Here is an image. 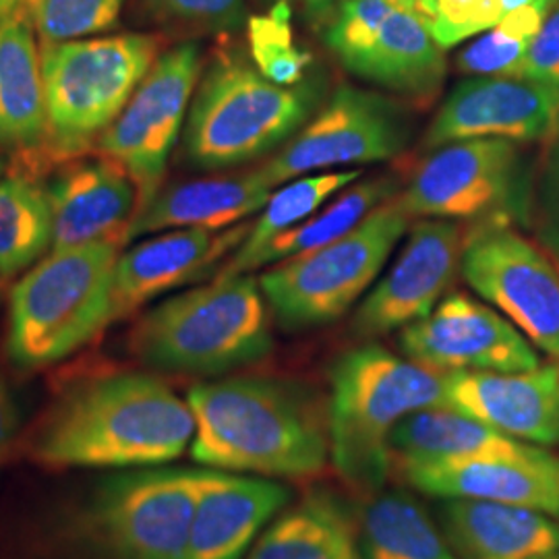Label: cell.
<instances>
[{
  "label": "cell",
  "mask_w": 559,
  "mask_h": 559,
  "mask_svg": "<svg viewBox=\"0 0 559 559\" xmlns=\"http://www.w3.org/2000/svg\"><path fill=\"white\" fill-rule=\"evenodd\" d=\"M191 456L205 468L263 479L316 477L330 462L325 400L297 381L224 378L187 394Z\"/></svg>",
  "instance_id": "6da1fadb"
},
{
  "label": "cell",
  "mask_w": 559,
  "mask_h": 559,
  "mask_svg": "<svg viewBox=\"0 0 559 559\" xmlns=\"http://www.w3.org/2000/svg\"><path fill=\"white\" fill-rule=\"evenodd\" d=\"M195 436L187 399L150 373H112L62 394L29 441L46 468H156Z\"/></svg>",
  "instance_id": "7a4b0ae2"
},
{
  "label": "cell",
  "mask_w": 559,
  "mask_h": 559,
  "mask_svg": "<svg viewBox=\"0 0 559 559\" xmlns=\"http://www.w3.org/2000/svg\"><path fill=\"white\" fill-rule=\"evenodd\" d=\"M328 381L330 462L350 487L376 493L394 473L390 443L400 423L445 406L443 373L362 344L334 360Z\"/></svg>",
  "instance_id": "3957f363"
},
{
  "label": "cell",
  "mask_w": 559,
  "mask_h": 559,
  "mask_svg": "<svg viewBox=\"0 0 559 559\" xmlns=\"http://www.w3.org/2000/svg\"><path fill=\"white\" fill-rule=\"evenodd\" d=\"M274 348L267 300L251 274L164 300L141 318L131 350L158 371L222 376L265 359Z\"/></svg>",
  "instance_id": "277c9868"
},
{
  "label": "cell",
  "mask_w": 559,
  "mask_h": 559,
  "mask_svg": "<svg viewBox=\"0 0 559 559\" xmlns=\"http://www.w3.org/2000/svg\"><path fill=\"white\" fill-rule=\"evenodd\" d=\"M120 240L50 251L15 284L7 332L13 365L50 367L112 323Z\"/></svg>",
  "instance_id": "5b68a950"
},
{
  "label": "cell",
  "mask_w": 559,
  "mask_h": 559,
  "mask_svg": "<svg viewBox=\"0 0 559 559\" xmlns=\"http://www.w3.org/2000/svg\"><path fill=\"white\" fill-rule=\"evenodd\" d=\"M321 85L302 80L278 85L235 57L216 60L191 100L185 150L205 170L255 160L290 138L316 115Z\"/></svg>",
  "instance_id": "8992f818"
},
{
  "label": "cell",
  "mask_w": 559,
  "mask_h": 559,
  "mask_svg": "<svg viewBox=\"0 0 559 559\" xmlns=\"http://www.w3.org/2000/svg\"><path fill=\"white\" fill-rule=\"evenodd\" d=\"M408 218L394 195L340 239L272 265L260 286L280 328L300 332L340 320L380 276Z\"/></svg>",
  "instance_id": "52a82bcc"
},
{
  "label": "cell",
  "mask_w": 559,
  "mask_h": 559,
  "mask_svg": "<svg viewBox=\"0 0 559 559\" xmlns=\"http://www.w3.org/2000/svg\"><path fill=\"white\" fill-rule=\"evenodd\" d=\"M48 133L62 152H80L115 120L158 57L147 34L52 41L40 50Z\"/></svg>",
  "instance_id": "ba28073f"
},
{
  "label": "cell",
  "mask_w": 559,
  "mask_h": 559,
  "mask_svg": "<svg viewBox=\"0 0 559 559\" xmlns=\"http://www.w3.org/2000/svg\"><path fill=\"white\" fill-rule=\"evenodd\" d=\"M200 468H135L90 498L83 531L104 559H185Z\"/></svg>",
  "instance_id": "9c48e42d"
},
{
  "label": "cell",
  "mask_w": 559,
  "mask_h": 559,
  "mask_svg": "<svg viewBox=\"0 0 559 559\" xmlns=\"http://www.w3.org/2000/svg\"><path fill=\"white\" fill-rule=\"evenodd\" d=\"M460 272L471 288L559 362V265L506 218H487L462 245Z\"/></svg>",
  "instance_id": "30bf717a"
},
{
  "label": "cell",
  "mask_w": 559,
  "mask_h": 559,
  "mask_svg": "<svg viewBox=\"0 0 559 559\" xmlns=\"http://www.w3.org/2000/svg\"><path fill=\"white\" fill-rule=\"evenodd\" d=\"M200 69L198 44H180L162 55L119 119L100 135L102 154L119 162L138 189V214L160 193L166 164L179 141Z\"/></svg>",
  "instance_id": "8fae6325"
},
{
  "label": "cell",
  "mask_w": 559,
  "mask_h": 559,
  "mask_svg": "<svg viewBox=\"0 0 559 559\" xmlns=\"http://www.w3.org/2000/svg\"><path fill=\"white\" fill-rule=\"evenodd\" d=\"M406 143L408 122L394 102L353 85H340L320 112L260 170L278 189L311 173L390 160Z\"/></svg>",
  "instance_id": "7c38bea8"
},
{
  "label": "cell",
  "mask_w": 559,
  "mask_h": 559,
  "mask_svg": "<svg viewBox=\"0 0 559 559\" xmlns=\"http://www.w3.org/2000/svg\"><path fill=\"white\" fill-rule=\"evenodd\" d=\"M520 152L501 138H475L438 147L415 173L400 207L438 221L503 218L519 191Z\"/></svg>",
  "instance_id": "4fadbf2b"
},
{
  "label": "cell",
  "mask_w": 559,
  "mask_h": 559,
  "mask_svg": "<svg viewBox=\"0 0 559 559\" xmlns=\"http://www.w3.org/2000/svg\"><path fill=\"white\" fill-rule=\"evenodd\" d=\"M402 353L438 373H510L539 367L533 346L498 309L454 293L423 320L400 330Z\"/></svg>",
  "instance_id": "5bb4252c"
},
{
  "label": "cell",
  "mask_w": 559,
  "mask_h": 559,
  "mask_svg": "<svg viewBox=\"0 0 559 559\" xmlns=\"http://www.w3.org/2000/svg\"><path fill=\"white\" fill-rule=\"evenodd\" d=\"M462 245L456 222L415 224L394 265L360 300L353 332L359 338H380L427 318L454 280Z\"/></svg>",
  "instance_id": "9a60e30c"
},
{
  "label": "cell",
  "mask_w": 559,
  "mask_h": 559,
  "mask_svg": "<svg viewBox=\"0 0 559 559\" xmlns=\"http://www.w3.org/2000/svg\"><path fill=\"white\" fill-rule=\"evenodd\" d=\"M559 124V85L519 75H483L459 83L431 120L423 145L475 138L540 140Z\"/></svg>",
  "instance_id": "2e32d148"
},
{
  "label": "cell",
  "mask_w": 559,
  "mask_h": 559,
  "mask_svg": "<svg viewBox=\"0 0 559 559\" xmlns=\"http://www.w3.org/2000/svg\"><path fill=\"white\" fill-rule=\"evenodd\" d=\"M396 473L438 500L496 501L559 520V456L547 448L524 443L512 452L417 464Z\"/></svg>",
  "instance_id": "e0dca14e"
},
{
  "label": "cell",
  "mask_w": 559,
  "mask_h": 559,
  "mask_svg": "<svg viewBox=\"0 0 559 559\" xmlns=\"http://www.w3.org/2000/svg\"><path fill=\"white\" fill-rule=\"evenodd\" d=\"M443 385L445 406L514 440L559 445L558 360L510 373H448Z\"/></svg>",
  "instance_id": "ac0fdd59"
},
{
  "label": "cell",
  "mask_w": 559,
  "mask_h": 559,
  "mask_svg": "<svg viewBox=\"0 0 559 559\" xmlns=\"http://www.w3.org/2000/svg\"><path fill=\"white\" fill-rule=\"evenodd\" d=\"M293 501L274 479L200 468L198 503L185 559H242Z\"/></svg>",
  "instance_id": "d6986e66"
},
{
  "label": "cell",
  "mask_w": 559,
  "mask_h": 559,
  "mask_svg": "<svg viewBox=\"0 0 559 559\" xmlns=\"http://www.w3.org/2000/svg\"><path fill=\"white\" fill-rule=\"evenodd\" d=\"M249 228L245 222L226 230L180 228L133 245L117 261L112 321L210 274L214 265L237 251Z\"/></svg>",
  "instance_id": "ffe728a7"
},
{
  "label": "cell",
  "mask_w": 559,
  "mask_h": 559,
  "mask_svg": "<svg viewBox=\"0 0 559 559\" xmlns=\"http://www.w3.org/2000/svg\"><path fill=\"white\" fill-rule=\"evenodd\" d=\"M52 247L62 251L115 239L138 214V189L119 162H80L48 185Z\"/></svg>",
  "instance_id": "44dd1931"
},
{
  "label": "cell",
  "mask_w": 559,
  "mask_h": 559,
  "mask_svg": "<svg viewBox=\"0 0 559 559\" xmlns=\"http://www.w3.org/2000/svg\"><path fill=\"white\" fill-rule=\"evenodd\" d=\"M438 520L460 559H535L559 554V520L531 508L441 500Z\"/></svg>",
  "instance_id": "7402d4cb"
},
{
  "label": "cell",
  "mask_w": 559,
  "mask_h": 559,
  "mask_svg": "<svg viewBox=\"0 0 559 559\" xmlns=\"http://www.w3.org/2000/svg\"><path fill=\"white\" fill-rule=\"evenodd\" d=\"M276 187L260 168L239 177L189 180L160 191L127 228L124 240L160 230H226L263 210Z\"/></svg>",
  "instance_id": "603a6c76"
},
{
  "label": "cell",
  "mask_w": 559,
  "mask_h": 559,
  "mask_svg": "<svg viewBox=\"0 0 559 559\" xmlns=\"http://www.w3.org/2000/svg\"><path fill=\"white\" fill-rule=\"evenodd\" d=\"M417 2L402 7L383 23L350 73L411 98L433 96L445 75V57Z\"/></svg>",
  "instance_id": "cb8c5ba5"
},
{
  "label": "cell",
  "mask_w": 559,
  "mask_h": 559,
  "mask_svg": "<svg viewBox=\"0 0 559 559\" xmlns=\"http://www.w3.org/2000/svg\"><path fill=\"white\" fill-rule=\"evenodd\" d=\"M247 559H365L359 522L336 496L313 491L265 526Z\"/></svg>",
  "instance_id": "d4e9b609"
},
{
  "label": "cell",
  "mask_w": 559,
  "mask_h": 559,
  "mask_svg": "<svg viewBox=\"0 0 559 559\" xmlns=\"http://www.w3.org/2000/svg\"><path fill=\"white\" fill-rule=\"evenodd\" d=\"M394 195L396 180L390 177H376L362 180L359 185L353 182L338 200L332 201L328 207H321L318 214L300 222L299 226L263 242L253 251H233V258L222 265L214 278L226 280L253 274L265 265L272 267L280 261L320 249L350 233L367 214H371L378 205Z\"/></svg>",
  "instance_id": "484cf974"
},
{
  "label": "cell",
  "mask_w": 559,
  "mask_h": 559,
  "mask_svg": "<svg viewBox=\"0 0 559 559\" xmlns=\"http://www.w3.org/2000/svg\"><path fill=\"white\" fill-rule=\"evenodd\" d=\"M48 133L41 57L32 17L0 25V145L32 147Z\"/></svg>",
  "instance_id": "4316f807"
},
{
  "label": "cell",
  "mask_w": 559,
  "mask_h": 559,
  "mask_svg": "<svg viewBox=\"0 0 559 559\" xmlns=\"http://www.w3.org/2000/svg\"><path fill=\"white\" fill-rule=\"evenodd\" d=\"M524 445L498 429L450 406L425 408L400 423L392 436L394 471L448 460L512 452Z\"/></svg>",
  "instance_id": "83f0119b"
},
{
  "label": "cell",
  "mask_w": 559,
  "mask_h": 559,
  "mask_svg": "<svg viewBox=\"0 0 559 559\" xmlns=\"http://www.w3.org/2000/svg\"><path fill=\"white\" fill-rule=\"evenodd\" d=\"M357 522L365 559H460L440 520L406 491H376Z\"/></svg>",
  "instance_id": "f1b7e54d"
},
{
  "label": "cell",
  "mask_w": 559,
  "mask_h": 559,
  "mask_svg": "<svg viewBox=\"0 0 559 559\" xmlns=\"http://www.w3.org/2000/svg\"><path fill=\"white\" fill-rule=\"evenodd\" d=\"M52 247L48 191L27 177L0 179V276L20 274Z\"/></svg>",
  "instance_id": "f546056e"
},
{
  "label": "cell",
  "mask_w": 559,
  "mask_h": 559,
  "mask_svg": "<svg viewBox=\"0 0 559 559\" xmlns=\"http://www.w3.org/2000/svg\"><path fill=\"white\" fill-rule=\"evenodd\" d=\"M360 175V168L328 170L284 182L278 191L270 195V200L260 212V218L253 222L237 251H253L263 242L299 226L300 222L318 214L321 205L332 195L350 187Z\"/></svg>",
  "instance_id": "4dcf8cb0"
},
{
  "label": "cell",
  "mask_w": 559,
  "mask_h": 559,
  "mask_svg": "<svg viewBox=\"0 0 559 559\" xmlns=\"http://www.w3.org/2000/svg\"><path fill=\"white\" fill-rule=\"evenodd\" d=\"M558 0H535L501 17L459 57V69L471 75H520L531 44Z\"/></svg>",
  "instance_id": "1f68e13d"
},
{
  "label": "cell",
  "mask_w": 559,
  "mask_h": 559,
  "mask_svg": "<svg viewBox=\"0 0 559 559\" xmlns=\"http://www.w3.org/2000/svg\"><path fill=\"white\" fill-rule=\"evenodd\" d=\"M251 59L263 78L278 85H297L305 80L311 55L295 41L290 9L284 0L267 13L249 21Z\"/></svg>",
  "instance_id": "d6a6232c"
},
{
  "label": "cell",
  "mask_w": 559,
  "mask_h": 559,
  "mask_svg": "<svg viewBox=\"0 0 559 559\" xmlns=\"http://www.w3.org/2000/svg\"><path fill=\"white\" fill-rule=\"evenodd\" d=\"M124 0H40L34 25L44 44L81 40L110 29Z\"/></svg>",
  "instance_id": "836d02e7"
},
{
  "label": "cell",
  "mask_w": 559,
  "mask_h": 559,
  "mask_svg": "<svg viewBox=\"0 0 559 559\" xmlns=\"http://www.w3.org/2000/svg\"><path fill=\"white\" fill-rule=\"evenodd\" d=\"M417 0H344L336 20L325 34V41L350 71V67L376 41L383 23L399 9Z\"/></svg>",
  "instance_id": "e575fe53"
},
{
  "label": "cell",
  "mask_w": 559,
  "mask_h": 559,
  "mask_svg": "<svg viewBox=\"0 0 559 559\" xmlns=\"http://www.w3.org/2000/svg\"><path fill=\"white\" fill-rule=\"evenodd\" d=\"M417 4L443 50L491 29L506 15L503 0H419Z\"/></svg>",
  "instance_id": "d590c367"
},
{
  "label": "cell",
  "mask_w": 559,
  "mask_h": 559,
  "mask_svg": "<svg viewBox=\"0 0 559 559\" xmlns=\"http://www.w3.org/2000/svg\"><path fill=\"white\" fill-rule=\"evenodd\" d=\"M245 0H145L147 11L162 21L200 27H230L240 20Z\"/></svg>",
  "instance_id": "8d00e7d4"
},
{
  "label": "cell",
  "mask_w": 559,
  "mask_h": 559,
  "mask_svg": "<svg viewBox=\"0 0 559 559\" xmlns=\"http://www.w3.org/2000/svg\"><path fill=\"white\" fill-rule=\"evenodd\" d=\"M519 78L559 85V0L531 44Z\"/></svg>",
  "instance_id": "74e56055"
},
{
  "label": "cell",
  "mask_w": 559,
  "mask_h": 559,
  "mask_svg": "<svg viewBox=\"0 0 559 559\" xmlns=\"http://www.w3.org/2000/svg\"><path fill=\"white\" fill-rule=\"evenodd\" d=\"M549 187H547V205H545V245L554 251L556 263L559 265V164L556 162L554 170L549 173Z\"/></svg>",
  "instance_id": "f35d334b"
},
{
  "label": "cell",
  "mask_w": 559,
  "mask_h": 559,
  "mask_svg": "<svg viewBox=\"0 0 559 559\" xmlns=\"http://www.w3.org/2000/svg\"><path fill=\"white\" fill-rule=\"evenodd\" d=\"M13 433H15V406L9 396L4 381L0 380V462L7 456Z\"/></svg>",
  "instance_id": "ab89813d"
},
{
  "label": "cell",
  "mask_w": 559,
  "mask_h": 559,
  "mask_svg": "<svg viewBox=\"0 0 559 559\" xmlns=\"http://www.w3.org/2000/svg\"><path fill=\"white\" fill-rule=\"evenodd\" d=\"M40 0H0V25L15 17H32Z\"/></svg>",
  "instance_id": "60d3db41"
},
{
  "label": "cell",
  "mask_w": 559,
  "mask_h": 559,
  "mask_svg": "<svg viewBox=\"0 0 559 559\" xmlns=\"http://www.w3.org/2000/svg\"><path fill=\"white\" fill-rule=\"evenodd\" d=\"M531 2H535V0H503V7H506V13H510V11L520 9L524 4H531Z\"/></svg>",
  "instance_id": "b9f144b4"
},
{
  "label": "cell",
  "mask_w": 559,
  "mask_h": 559,
  "mask_svg": "<svg viewBox=\"0 0 559 559\" xmlns=\"http://www.w3.org/2000/svg\"><path fill=\"white\" fill-rule=\"evenodd\" d=\"M311 11H323V9H328V4L332 2V0H302Z\"/></svg>",
  "instance_id": "7bdbcfd3"
},
{
  "label": "cell",
  "mask_w": 559,
  "mask_h": 559,
  "mask_svg": "<svg viewBox=\"0 0 559 559\" xmlns=\"http://www.w3.org/2000/svg\"><path fill=\"white\" fill-rule=\"evenodd\" d=\"M535 559H559V554H551V556H543V558Z\"/></svg>",
  "instance_id": "ee69618b"
},
{
  "label": "cell",
  "mask_w": 559,
  "mask_h": 559,
  "mask_svg": "<svg viewBox=\"0 0 559 559\" xmlns=\"http://www.w3.org/2000/svg\"><path fill=\"white\" fill-rule=\"evenodd\" d=\"M2 168H4V166H2V162H0V175H2Z\"/></svg>",
  "instance_id": "f6af8a7d"
},
{
  "label": "cell",
  "mask_w": 559,
  "mask_h": 559,
  "mask_svg": "<svg viewBox=\"0 0 559 559\" xmlns=\"http://www.w3.org/2000/svg\"><path fill=\"white\" fill-rule=\"evenodd\" d=\"M556 162H558V164H559V154H558V156H556Z\"/></svg>",
  "instance_id": "bcb514c9"
}]
</instances>
